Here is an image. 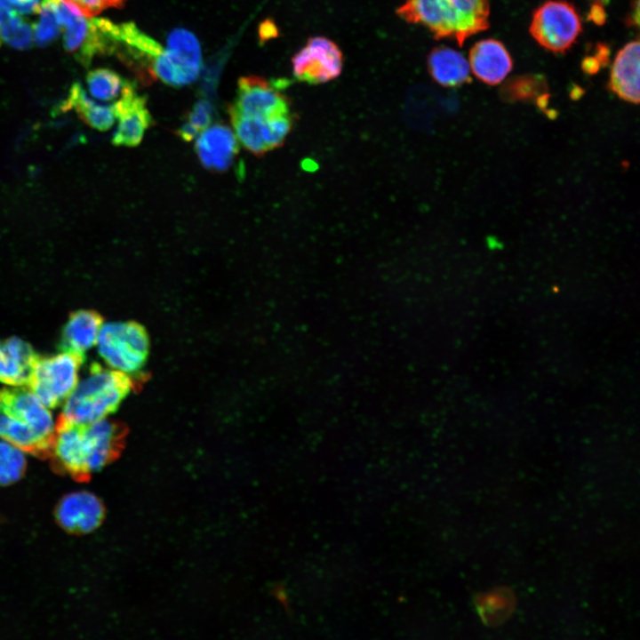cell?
I'll return each mask as SVG.
<instances>
[{
    "mask_svg": "<svg viewBox=\"0 0 640 640\" xmlns=\"http://www.w3.org/2000/svg\"><path fill=\"white\" fill-rule=\"evenodd\" d=\"M94 4L95 9L100 13L106 8H120L122 7L126 0H91Z\"/></svg>",
    "mask_w": 640,
    "mask_h": 640,
    "instance_id": "f546056e",
    "label": "cell"
},
{
    "mask_svg": "<svg viewBox=\"0 0 640 640\" xmlns=\"http://www.w3.org/2000/svg\"><path fill=\"white\" fill-rule=\"evenodd\" d=\"M177 133L185 141H191L199 134V132L187 122L178 129Z\"/></svg>",
    "mask_w": 640,
    "mask_h": 640,
    "instance_id": "4dcf8cb0",
    "label": "cell"
},
{
    "mask_svg": "<svg viewBox=\"0 0 640 640\" xmlns=\"http://www.w3.org/2000/svg\"><path fill=\"white\" fill-rule=\"evenodd\" d=\"M122 436L121 427L106 419L83 425V452L89 476L115 459Z\"/></svg>",
    "mask_w": 640,
    "mask_h": 640,
    "instance_id": "30bf717a",
    "label": "cell"
},
{
    "mask_svg": "<svg viewBox=\"0 0 640 640\" xmlns=\"http://www.w3.org/2000/svg\"><path fill=\"white\" fill-rule=\"evenodd\" d=\"M639 42L627 44L617 53L610 74L609 87L619 98L639 102Z\"/></svg>",
    "mask_w": 640,
    "mask_h": 640,
    "instance_id": "9a60e30c",
    "label": "cell"
},
{
    "mask_svg": "<svg viewBox=\"0 0 640 640\" xmlns=\"http://www.w3.org/2000/svg\"><path fill=\"white\" fill-rule=\"evenodd\" d=\"M292 65L297 80L309 84H324L340 75L343 56L334 42L314 36L292 57Z\"/></svg>",
    "mask_w": 640,
    "mask_h": 640,
    "instance_id": "8992f818",
    "label": "cell"
},
{
    "mask_svg": "<svg viewBox=\"0 0 640 640\" xmlns=\"http://www.w3.org/2000/svg\"><path fill=\"white\" fill-rule=\"evenodd\" d=\"M431 77L439 84L457 87L469 82V65L459 52L444 46L434 48L427 59Z\"/></svg>",
    "mask_w": 640,
    "mask_h": 640,
    "instance_id": "2e32d148",
    "label": "cell"
},
{
    "mask_svg": "<svg viewBox=\"0 0 640 640\" xmlns=\"http://www.w3.org/2000/svg\"><path fill=\"white\" fill-rule=\"evenodd\" d=\"M2 344L6 352L21 367L30 373L32 365L38 356V354L34 350L30 344L18 337H11L5 340Z\"/></svg>",
    "mask_w": 640,
    "mask_h": 640,
    "instance_id": "4316f807",
    "label": "cell"
},
{
    "mask_svg": "<svg viewBox=\"0 0 640 640\" xmlns=\"http://www.w3.org/2000/svg\"><path fill=\"white\" fill-rule=\"evenodd\" d=\"M469 67L479 80L486 84L495 85L508 76L513 63L502 43L495 39H484L471 48Z\"/></svg>",
    "mask_w": 640,
    "mask_h": 640,
    "instance_id": "4fadbf2b",
    "label": "cell"
},
{
    "mask_svg": "<svg viewBox=\"0 0 640 640\" xmlns=\"http://www.w3.org/2000/svg\"><path fill=\"white\" fill-rule=\"evenodd\" d=\"M132 384L129 375L93 363L88 375L66 399L60 415L80 425L105 419L116 411L131 391Z\"/></svg>",
    "mask_w": 640,
    "mask_h": 640,
    "instance_id": "7a4b0ae2",
    "label": "cell"
},
{
    "mask_svg": "<svg viewBox=\"0 0 640 640\" xmlns=\"http://www.w3.org/2000/svg\"><path fill=\"white\" fill-rule=\"evenodd\" d=\"M29 372L21 367L4 348L0 341V381L22 386L28 382Z\"/></svg>",
    "mask_w": 640,
    "mask_h": 640,
    "instance_id": "d4e9b609",
    "label": "cell"
},
{
    "mask_svg": "<svg viewBox=\"0 0 640 640\" xmlns=\"http://www.w3.org/2000/svg\"><path fill=\"white\" fill-rule=\"evenodd\" d=\"M112 105L118 119L112 142L117 146H137L152 123L151 115L146 107V99L139 95L134 84L129 82L120 98Z\"/></svg>",
    "mask_w": 640,
    "mask_h": 640,
    "instance_id": "ba28073f",
    "label": "cell"
},
{
    "mask_svg": "<svg viewBox=\"0 0 640 640\" xmlns=\"http://www.w3.org/2000/svg\"><path fill=\"white\" fill-rule=\"evenodd\" d=\"M284 84L270 82L257 76H242L231 108L262 118L290 113L288 100L280 91Z\"/></svg>",
    "mask_w": 640,
    "mask_h": 640,
    "instance_id": "52a82bcc",
    "label": "cell"
},
{
    "mask_svg": "<svg viewBox=\"0 0 640 640\" xmlns=\"http://www.w3.org/2000/svg\"><path fill=\"white\" fill-rule=\"evenodd\" d=\"M0 410L31 427L39 436L53 443L54 425L51 412L38 397L25 388L0 390Z\"/></svg>",
    "mask_w": 640,
    "mask_h": 640,
    "instance_id": "9c48e42d",
    "label": "cell"
},
{
    "mask_svg": "<svg viewBox=\"0 0 640 640\" xmlns=\"http://www.w3.org/2000/svg\"><path fill=\"white\" fill-rule=\"evenodd\" d=\"M26 466V458L20 449L6 441H0V485L17 482Z\"/></svg>",
    "mask_w": 640,
    "mask_h": 640,
    "instance_id": "603a6c76",
    "label": "cell"
},
{
    "mask_svg": "<svg viewBox=\"0 0 640 640\" xmlns=\"http://www.w3.org/2000/svg\"><path fill=\"white\" fill-rule=\"evenodd\" d=\"M84 361L85 356L73 352L38 355L27 383L45 406L56 408L77 386L79 368Z\"/></svg>",
    "mask_w": 640,
    "mask_h": 640,
    "instance_id": "3957f363",
    "label": "cell"
},
{
    "mask_svg": "<svg viewBox=\"0 0 640 640\" xmlns=\"http://www.w3.org/2000/svg\"><path fill=\"white\" fill-rule=\"evenodd\" d=\"M397 14L407 22L428 28L436 38L462 45L489 27L488 0H405Z\"/></svg>",
    "mask_w": 640,
    "mask_h": 640,
    "instance_id": "6da1fadb",
    "label": "cell"
},
{
    "mask_svg": "<svg viewBox=\"0 0 640 640\" xmlns=\"http://www.w3.org/2000/svg\"><path fill=\"white\" fill-rule=\"evenodd\" d=\"M13 11L20 15H32L39 12V0H4Z\"/></svg>",
    "mask_w": 640,
    "mask_h": 640,
    "instance_id": "f1b7e54d",
    "label": "cell"
},
{
    "mask_svg": "<svg viewBox=\"0 0 640 640\" xmlns=\"http://www.w3.org/2000/svg\"><path fill=\"white\" fill-rule=\"evenodd\" d=\"M0 437L22 452L41 457L48 456L52 445L31 427L4 412L0 414Z\"/></svg>",
    "mask_w": 640,
    "mask_h": 640,
    "instance_id": "ac0fdd59",
    "label": "cell"
},
{
    "mask_svg": "<svg viewBox=\"0 0 640 640\" xmlns=\"http://www.w3.org/2000/svg\"><path fill=\"white\" fill-rule=\"evenodd\" d=\"M102 325V316L94 310L71 312L61 330L58 349L85 356V352L97 344Z\"/></svg>",
    "mask_w": 640,
    "mask_h": 640,
    "instance_id": "5bb4252c",
    "label": "cell"
},
{
    "mask_svg": "<svg viewBox=\"0 0 640 640\" xmlns=\"http://www.w3.org/2000/svg\"><path fill=\"white\" fill-rule=\"evenodd\" d=\"M97 344L100 356L106 364L127 375L142 369L149 351L148 333L135 322L103 324Z\"/></svg>",
    "mask_w": 640,
    "mask_h": 640,
    "instance_id": "277c9868",
    "label": "cell"
},
{
    "mask_svg": "<svg viewBox=\"0 0 640 640\" xmlns=\"http://www.w3.org/2000/svg\"><path fill=\"white\" fill-rule=\"evenodd\" d=\"M581 28L580 18L570 3L550 0L534 12L530 33L544 48L564 52L575 43Z\"/></svg>",
    "mask_w": 640,
    "mask_h": 640,
    "instance_id": "5b68a950",
    "label": "cell"
},
{
    "mask_svg": "<svg viewBox=\"0 0 640 640\" xmlns=\"http://www.w3.org/2000/svg\"><path fill=\"white\" fill-rule=\"evenodd\" d=\"M33 28L4 0H0V46L5 44L17 50L31 47Z\"/></svg>",
    "mask_w": 640,
    "mask_h": 640,
    "instance_id": "ffe728a7",
    "label": "cell"
},
{
    "mask_svg": "<svg viewBox=\"0 0 640 640\" xmlns=\"http://www.w3.org/2000/svg\"><path fill=\"white\" fill-rule=\"evenodd\" d=\"M542 85V79L539 76H521L506 84L503 93L512 100L530 99L537 95Z\"/></svg>",
    "mask_w": 640,
    "mask_h": 640,
    "instance_id": "484cf974",
    "label": "cell"
},
{
    "mask_svg": "<svg viewBox=\"0 0 640 640\" xmlns=\"http://www.w3.org/2000/svg\"><path fill=\"white\" fill-rule=\"evenodd\" d=\"M38 13L39 19L32 27L33 37L36 44L44 47L53 43L61 34L54 0H43Z\"/></svg>",
    "mask_w": 640,
    "mask_h": 640,
    "instance_id": "7402d4cb",
    "label": "cell"
},
{
    "mask_svg": "<svg viewBox=\"0 0 640 640\" xmlns=\"http://www.w3.org/2000/svg\"><path fill=\"white\" fill-rule=\"evenodd\" d=\"M228 112L235 135L246 149L255 155L269 150L266 140L268 118L244 115L231 108Z\"/></svg>",
    "mask_w": 640,
    "mask_h": 640,
    "instance_id": "d6986e66",
    "label": "cell"
},
{
    "mask_svg": "<svg viewBox=\"0 0 640 640\" xmlns=\"http://www.w3.org/2000/svg\"><path fill=\"white\" fill-rule=\"evenodd\" d=\"M237 139L223 124L209 125L196 140V151L201 164L216 172L228 170L238 152Z\"/></svg>",
    "mask_w": 640,
    "mask_h": 640,
    "instance_id": "7c38bea8",
    "label": "cell"
},
{
    "mask_svg": "<svg viewBox=\"0 0 640 640\" xmlns=\"http://www.w3.org/2000/svg\"><path fill=\"white\" fill-rule=\"evenodd\" d=\"M212 116L213 108L211 103L206 100H201L192 107V109L187 116L186 122L200 133L211 125Z\"/></svg>",
    "mask_w": 640,
    "mask_h": 640,
    "instance_id": "83f0119b",
    "label": "cell"
},
{
    "mask_svg": "<svg viewBox=\"0 0 640 640\" xmlns=\"http://www.w3.org/2000/svg\"><path fill=\"white\" fill-rule=\"evenodd\" d=\"M62 108L74 109L88 125L99 131L110 129L116 118L112 104L99 103L79 82L71 85Z\"/></svg>",
    "mask_w": 640,
    "mask_h": 640,
    "instance_id": "e0dca14e",
    "label": "cell"
},
{
    "mask_svg": "<svg viewBox=\"0 0 640 640\" xmlns=\"http://www.w3.org/2000/svg\"><path fill=\"white\" fill-rule=\"evenodd\" d=\"M104 516L100 500L89 492H75L60 500L56 508V519L64 530L71 533H88L96 529Z\"/></svg>",
    "mask_w": 640,
    "mask_h": 640,
    "instance_id": "8fae6325",
    "label": "cell"
},
{
    "mask_svg": "<svg viewBox=\"0 0 640 640\" xmlns=\"http://www.w3.org/2000/svg\"><path fill=\"white\" fill-rule=\"evenodd\" d=\"M167 48L185 61L201 68L202 56L196 37L185 28L173 29L167 38Z\"/></svg>",
    "mask_w": 640,
    "mask_h": 640,
    "instance_id": "cb8c5ba5",
    "label": "cell"
},
{
    "mask_svg": "<svg viewBox=\"0 0 640 640\" xmlns=\"http://www.w3.org/2000/svg\"><path fill=\"white\" fill-rule=\"evenodd\" d=\"M128 83L118 73L107 68H94L86 75L89 95L101 102H115Z\"/></svg>",
    "mask_w": 640,
    "mask_h": 640,
    "instance_id": "44dd1931",
    "label": "cell"
}]
</instances>
